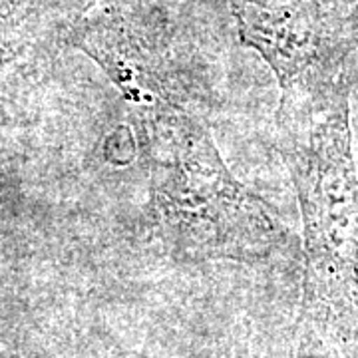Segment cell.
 Wrapping results in <instances>:
<instances>
[{"label":"cell","mask_w":358,"mask_h":358,"mask_svg":"<svg viewBox=\"0 0 358 358\" xmlns=\"http://www.w3.org/2000/svg\"><path fill=\"white\" fill-rule=\"evenodd\" d=\"M245 46L271 66L281 92L338 78L317 28L315 0H229Z\"/></svg>","instance_id":"3957f363"},{"label":"cell","mask_w":358,"mask_h":358,"mask_svg":"<svg viewBox=\"0 0 358 358\" xmlns=\"http://www.w3.org/2000/svg\"><path fill=\"white\" fill-rule=\"evenodd\" d=\"M141 108L154 207L173 251L247 261L275 249V211L235 179L207 129L167 98Z\"/></svg>","instance_id":"7a4b0ae2"},{"label":"cell","mask_w":358,"mask_h":358,"mask_svg":"<svg viewBox=\"0 0 358 358\" xmlns=\"http://www.w3.org/2000/svg\"><path fill=\"white\" fill-rule=\"evenodd\" d=\"M279 148L299 197L310 307L358 315V171L345 78L281 94Z\"/></svg>","instance_id":"6da1fadb"}]
</instances>
